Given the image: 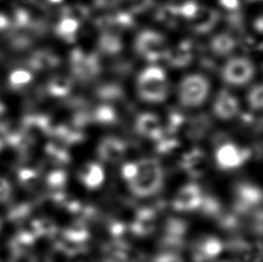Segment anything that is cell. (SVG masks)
I'll return each instance as SVG.
<instances>
[{
	"label": "cell",
	"instance_id": "obj_3",
	"mask_svg": "<svg viewBox=\"0 0 263 262\" xmlns=\"http://www.w3.org/2000/svg\"><path fill=\"white\" fill-rule=\"evenodd\" d=\"M210 88V82L206 78L201 74H191L181 82L179 99L183 106H199L206 101Z\"/></svg>",
	"mask_w": 263,
	"mask_h": 262
},
{
	"label": "cell",
	"instance_id": "obj_31",
	"mask_svg": "<svg viewBox=\"0 0 263 262\" xmlns=\"http://www.w3.org/2000/svg\"><path fill=\"white\" fill-rule=\"evenodd\" d=\"M253 26H254V28H255L257 32L261 33V32H262V16H259V17L256 18V20L254 21V24H253Z\"/></svg>",
	"mask_w": 263,
	"mask_h": 262
},
{
	"label": "cell",
	"instance_id": "obj_21",
	"mask_svg": "<svg viewBox=\"0 0 263 262\" xmlns=\"http://www.w3.org/2000/svg\"><path fill=\"white\" fill-rule=\"evenodd\" d=\"M210 127V119L206 114L197 115L191 121L188 134L192 138H200Z\"/></svg>",
	"mask_w": 263,
	"mask_h": 262
},
{
	"label": "cell",
	"instance_id": "obj_17",
	"mask_svg": "<svg viewBox=\"0 0 263 262\" xmlns=\"http://www.w3.org/2000/svg\"><path fill=\"white\" fill-rule=\"evenodd\" d=\"M95 95L104 102H118L124 98L125 92L120 84L110 82L98 85L95 90Z\"/></svg>",
	"mask_w": 263,
	"mask_h": 262
},
{
	"label": "cell",
	"instance_id": "obj_18",
	"mask_svg": "<svg viewBox=\"0 0 263 262\" xmlns=\"http://www.w3.org/2000/svg\"><path fill=\"white\" fill-rule=\"evenodd\" d=\"M236 42L229 33H220L215 36L210 42V48L213 53L218 56H226L235 50Z\"/></svg>",
	"mask_w": 263,
	"mask_h": 262
},
{
	"label": "cell",
	"instance_id": "obj_7",
	"mask_svg": "<svg viewBox=\"0 0 263 262\" xmlns=\"http://www.w3.org/2000/svg\"><path fill=\"white\" fill-rule=\"evenodd\" d=\"M253 76L254 66L247 58H233L227 62L222 70L224 81L231 85H246Z\"/></svg>",
	"mask_w": 263,
	"mask_h": 262
},
{
	"label": "cell",
	"instance_id": "obj_14",
	"mask_svg": "<svg viewBox=\"0 0 263 262\" xmlns=\"http://www.w3.org/2000/svg\"><path fill=\"white\" fill-rule=\"evenodd\" d=\"M136 128L139 134L146 138L155 140L163 138V127L156 114L151 113L140 114L136 121Z\"/></svg>",
	"mask_w": 263,
	"mask_h": 262
},
{
	"label": "cell",
	"instance_id": "obj_2",
	"mask_svg": "<svg viewBox=\"0 0 263 262\" xmlns=\"http://www.w3.org/2000/svg\"><path fill=\"white\" fill-rule=\"evenodd\" d=\"M138 92L139 97L147 103H162L165 101L168 85L164 69L157 66L144 69L138 78Z\"/></svg>",
	"mask_w": 263,
	"mask_h": 262
},
{
	"label": "cell",
	"instance_id": "obj_5",
	"mask_svg": "<svg viewBox=\"0 0 263 262\" xmlns=\"http://www.w3.org/2000/svg\"><path fill=\"white\" fill-rule=\"evenodd\" d=\"M216 161L222 170H233L242 165L250 157L248 149L242 148L233 142L217 140Z\"/></svg>",
	"mask_w": 263,
	"mask_h": 262
},
{
	"label": "cell",
	"instance_id": "obj_23",
	"mask_svg": "<svg viewBox=\"0 0 263 262\" xmlns=\"http://www.w3.org/2000/svg\"><path fill=\"white\" fill-rule=\"evenodd\" d=\"M79 21L73 18H66L61 22L60 25V32L62 35L66 36L68 40H73L75 37V33L79 29Z\"/></svg>",
	"mask_w": 263,
	"mask_h": 262
},
{
	"label": "cell",
	"instance_id": "obj_27",
	"mask_svg": "<svg viewBox=\"0 0 263 262\" xmlns=\"http://www.w3.org/2000/svg\"><path fill=\"white\" fill-rule=\"evenodd\" d=\"M70 88H71V84L66 78H59L56 81L54 82V92L57 93V95L64 96V95L69 92Z\"/></svg>",
	"mask_w": 263,
	"mask_h": 262
},
{
	"label": "cell",
	"instance_id": "obj_25",
	"mask_svg": "<svg viewBox=\"0 0 263 262\" xmlns=\"http://www.w3.org/2000/svg\"><path fill=\"white\" fill-rule=\"evenodd\" d=\"M199 6L193 0H188L181 6H177L179 16L191 20L199 10Z\"/></svg>",
	"mask_w": 263,
	"mask_h": 262
},
{
	"label": "cell",
	"instance_id": "obj_6",
	"mask_svg": "<svg viewBox=\"0 0 263 262\" xmlns=\"http://www.w3.org/2000/svg\"><path fill=\"white\" fill-rule=\"evenodd\" d=\"M71 61L73 73L80 81H92L102 71L99 57L96 53H86L77 49L72 53Z\"/></svg>",
	"mask_w": 263,
	"mask_h": 262
},
{
	"label": "cell",
	"instance_id": "obj_9",
	"mask_svg": "<svg viewBox=\"0 0 263 262\" xmlns=\"http://www.w3.org/2000/svg\"><path fill=\"white\" fill-rule=\"evenodd\" d=\"M220 19V14L217 10L209 7H200L195 15L190 20V26L193 32L205 34L211 32Z\"/></svg>",
	"mask_w": 263,
	"mask_h": 262
},
{
	"label": "cell",
	"instance_id": "obj_32",
	"mask_svg": "<svg viewBox=\"0 0 263 262\" xmlns=\"http://www.w3.org/2000/svg\"><path fill=\"white\" fill-rule=\"evenodd\" d=\"M250 1H258V0H250Z\"/></svg>",
	"mask_w": 263,
	"mask_h": 262
},
{
	"label": "cell",
	"instance_id": "obj_24",
	"mask_svg": "<svg viewBox=\"0 0 263 262\" xmlns=\"http://www.w3.org/2000/svg\"><path fill=\"white\" fill-rule=\"evenodd\" d=\"M184 115L177 110H172L168 114L167 130L175 133L184 123Z\"/></svg>",
	"mask_w": 263,
	"mask_h": 262
},
{
	"label": "cell",
	"instance_id": "obj_13",
	"mask_svg": "<svg viewBox=\"0 0 263 262\" xmlns=\"http://www.w3.org/2000/svg\"><path fill=\"white\" fill-rule=\"evenodd\" d=\"M213 110L221 120H230L238 114V100L228 90H222L215 100Z\"/></svg>",
	"mask_w": 263,
	"mask_h": 262
},
{
	"label": "cell",
	"instance_id": "obj_4",
	"mask_svg": "<svg viewBox=\"0 0 263 262\" xmlns=\"http://www.w3.org/2000/svg\"><path fill=\"white\" fill-rule=\"evenodd\" d=\"M136 50L148 62L163 60L166 53V40L163 34L152 30H145L137 36Z\"/></svg>",
	"mask_w": 263,
	"mask_h": 262
},
{
	"label": "cell",
	"instance_id": "obj_12",
	"mask_svg": "<svg viewBox=\"0 0 263 262\" xmlns=\"http://www.w3.org/2000/svg\"><path fill=\"white\" fill-rule=\"evenodd\" d=\"M193 43L191 40H183L174 49H167L164 55V60L171 67H187L193 59Z\"/></svg>",
	"mask_w": 263,
	"mask_h": 262
},
{
	"label": "cell",
	"instance_id": "obj_33",
	"mask_svg": "<svg viewBox=\"0 0 263 262\" xmlns=\"http://www.w3.org/2000/svg\"><path fill=\"white\" fill-rule=\"evenodd\" d=\"M54 1H60V0H54Z\"/></svg>",
	"mask_w": 263,
	"mask_h": 262
},
{
	"label": "cell",
	"instance_id": "obj_1",
	"mask_svg": "<svg viewBox=\"0 0 263 262\" xmlns=\"http://www.w3.org/2000/svg\"><path fill=\"white\" fill-rule=\"evenodd\" d=\"M163 170L155 159H142L136 162V174L128 187L138 197H149L156 194L163 185Z\"/></svg>",
	"mask_w": 263,
	"mask_h": 262
},
{
	"label": "cell",
	"instance_id": "obj_10",
	"mask_svg": "<svg viewBox=\"0 0 263 262\" xmlns=\"http://www.w3.org/2000/svg\"><path fill=\"white\" fill-rule=\"evenodd\" d=\"M127 151V145L120 138L107 137L100 142L98 156L107 163H116L123 158Z\"/></svg>",
	"mask_w": 263,
	"mask_h": 262
},
{
	"label": "cell",
	"instance_id": "obj_20",
	"mask_svg": "<svg viewBox=\"0 0 263 262\" xmlns=\"http://www.w3.org/2000/svg\"><path fill=\"white\" fill-rule=\"evenodd\" d=\"M178 14L177 6L175 5H165L158 8L155 14L156 20L160 22L167 27H175L177 25Z\"/></svg>",
	"mask_w": 263,
	"mask_h": 262
},
{
	"label": "cell",
	"instance_id": "obj_15",
	"mask_svg": "<svg viewBox=\"0 0 263 262\" xmlns=\"http://www.w3.org/2000/svg\"><path fill=\"white\" fill-rule=\"evenodd\" d=\"M98 48L100 51L105 55H116L123 49V42L118 33L108 30L100 36Z\"/></svg>",
	"mask_w": 263,
	"mask_h": 262
},
{
	"label": "cell",
	"instance_id": "obj_19",
	"mask_svg": "<svg viewBox=\"0 0 263 262\" xmlns=\"http://www.w3.org/2000/svg\"><path fill=\"white\" fill-rule=\"evenodd\" d=\"M92 121L100 124H114L117 121L116 110L110 104H102L92 111Z\"/></svg>",
	"mask_w": 263,
	"mask_h": 262
},
{
	"label": "cell",
	"instance_id": "obj_11",
	"mask_svg": "<svg viewBox=\"0 0 263 262\" xmlns=\"http://www.w3.org/2000/svg\"><path fill=\"white\" fill-rule=\"evenodd\" d=\"M223 249V244L218 238L206 236L196 241L193 258L196 262H204L217 257Z\"/></svg>",
	"mask_w": 263,
	"mask_h": 262
},
{
	"label": "cell",
	"instance_id": "obj_28",
	"mask_svg": "<svg viewBox=\"0 0 263 262\" xmlns=\"http://www.w3.org/2000/svg\"><path fill=\"white\" fill-rule=\"evenodd\" d=\"M132 65L128 61H120L115 64L114 72L119 74H128L132 71Z\"/></svg>",
	"mask_w": 263,
	"mask_h": 262
},
{
	"label": "cell",
	"instance_id": "obj_22",
	"mask_svg": "<svg viewBox=\"0 0 263 262\" xmlns=\"http://www.w3.org/2000/svg\"><path fill=\"white\" fill-rule=\"evenodd\" d=\"M247 98L253 110H260L262 107V85H257L251 88Z\"/></svg>",
	"mask_w": 263,
	"mask_h": 262
},
{
	"label": "cell",
	"instance_id": "obj_29",
	"mask_svg": "<svg viewBox=\"0 0 263 262\" xmlns=\"http://www.w3.org/2000/svg\"><path fill=\"white\" fill-rule=\"evenodd\" d=\"M123 0H93V3L98 8H111L116 7Z\"/></svg>",
	"mask_w": 263,
	"mask_h": 262
},
{
	"label": "cell",
	"instance_id": "obj_16",
	"mask_svg": "<svg viewBox=\"0 0 263 262\" xmlns=\"http://www.w3.org/2000/svg\"><path fill=\"white\" fill-rule=\"evenodd\" d=\"M104 171L103 167L97 163H89L83 168V182L90 190H96L103 184L104 181Z\"/></svg>",
	"mask_w": 263,
	"mask_h": 262
},
{
	"label": "cell",
	"instance_id": "obj_26",
	"mask_svg": "<svg viewBox=\"0 0 263 262\" xmlns=\"http://www.w3.org/2000/svg\"><path fill=\"white\" fill-rule=\"evenodd\" d=\"M152 5L153 0H129V12L133 14H141L148 10Z\"/></svg>",
	"mask_w": 263,
	"mask_h": 262
},
{
	"label": "cell",
	"instance_id": "obj_30",
	"mask_svg": "<svg viewBox=\"0 0 263 262\" xmlns=\"http://www.w3.org/2000/svg\"><path fill=\"white\" fill-rule=\"evenodd\" d=\"M218 1L222 7L230 12L238 10L240 7L239 0H218Z\"/></svg>",
	"mask_w": 263,
	"mask_h": 262
},
{
	"label": "cell",
	"instance_id": "obj_8",
	"mask_svg": "<svg viewBox=\"0 0 263 262\" xmlns=\"http://www.w3.org/2000/svg\"><path fill=\"white\" fill-rule=\"evenodd\" d=\"M204 198L198 185H185L175 195L173 208L180 212L194 211L201 208Z\"/></svg>",
	"mask_w": 263,
	"mask_h": 262
}]
</instances>
